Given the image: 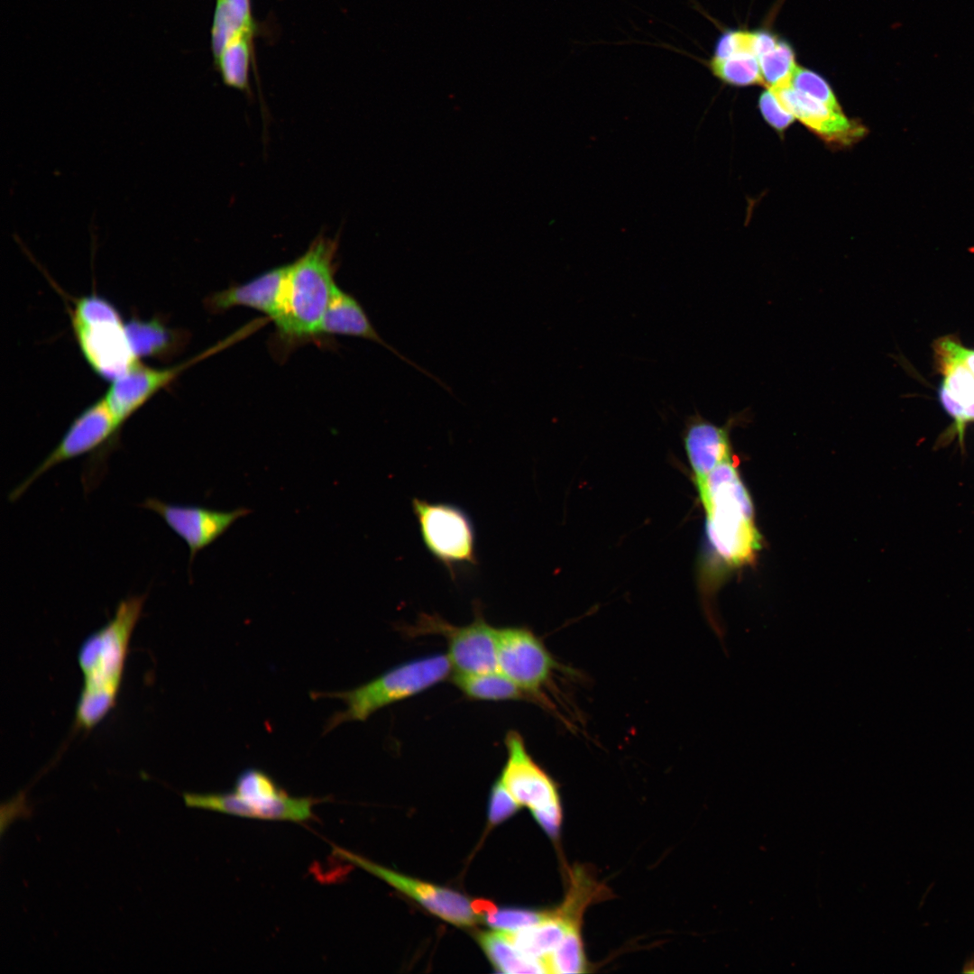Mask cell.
Listing matches in <instances>:
<instances>
[{"label":"cell","instance_id":"1","mask_svg":"<svg viewBox=\"0 0 974 974\" xmlns=\"http://www.w3.org/2000/svg\"><path fill=\"white\" fill-rule=\"evenodd\" d=\"M146 595H131L120 601L114 617L81 645L78 661L83 687L75 712L78 727L90 730L115 705L131 636Z\"/></svg>","mask_w":974,"mask_h":974},{"label":"cell","instance_id":"2","mask_svg":"<svg viewBox=\"0 0 974 974\" xmlns=\"http://www.w3.org/2000/svg\"><path fill=\"white\" fill-rule=\"evenodd\" d=\"M696 487L715 555L729 567L750 564L761 547V536L750 496L732 460L717 466Z\"/></svg>","mask_w":974,"mask_h":974},{"label":"cell","instance_id":"3","mask_svg":"<svg viewBox=\"0 0 974 974\" xmlns=\"http://www.w3.org/2000/svg\"><path fill=\"white\" fill-rule=\"evenodd\" d=\"M335 252L334 241L320 237L301 257L288 264L281 310L275 322L283 335L300 339L317 334L336 286L333 264Z\"/></svg>","mask_w":974,"mask_h":974},{"label":"cell","instance_id":"4","mask_svg":"<svg viewBox=\"0 0 974 974\" xmlns=\"http://www.w3.org/2000/svg\"><path fill=\"white\" fill-rule=\"evenodd\" d=\"M451 669L447 655L434 654L396 666L352 690L313 694L317 698L341 699L346 705L328 719L325 732L343 722L363 721L383 707L420 694L444 681Z\"/></svg>","mask_w":974,"mask_h":974},{"label":"cell","instance_id":"5","mask_svg":"<svg viewBox=\"0 0 974 974\" xmlns=\"http://www.w3.org/2000/svg\"><path fill=\"white\" fill-rule=\"evenodd\" d=\"M187 806L216 811L234 816L304 822L314 817L313 797H293L266 772L247 768L236 778L232 792L184 793Z\"/></svg>","mask_w":974,"mask_h":974},{"label":"cell","instance_id":"6","mask_svg":"<svg viewBox=\"0 0 974 974\" xmlns=\"http://www.w3.org/2000/svg\"><path fill=\"white\" fill-rule=\"evenodd\" d=\"M71 324L83 355L100 377L112 381L138 361L119 312L106 299L97 295L78 299Z\"/></svg>","mask_w":974,"mask_h":974},{"label":"cell","instance_id":"7","mask_svg":"<svg viewBox=\"0 0 974 974\" xmlns=\"http://www.w3.org/2000/svg\"><path fill=\"white\" fill-rule=\"evenodd\" d=\"M421 539L431 556L455 579L461 568L478 565L473 522L458 506L413 498Z\"/></svg>","mask_w":974,"mask_h":974},{"label":"cell","instance_id":"8","mask_svg":"<svg viewBox=\"0 0 974 974\" xmlns=\"http://www.w3.org/2000/svg\"><path fill=\"white\" fill-rule=\"evenodd\" d=\"M505 747L508 758L501 780L521 806L531 810L542 829L556 837L563 813L554 780L533 759L519 732L506 734Z\"/></svg>","mask_w":974,"mask_h":974},{"label":"cell","instance_id":"9","mask_svg":"<svg viewBox=\"0 0 974 974\" xmlns=\"http://www.w3.org/2000/svg\"><path fill=\"white\" fill-rule=\"evenodd\" d=\"M109 406L102 397L82 410L41 463L8 495L16 501L42 474L54 466L88 453L108 454L115 447L120 434Z\"/></svg>","mask_w":974,"mask_h":974},{"label":"cell","instance_id":"10","mask_svg":"<svg viewBox=\"0 0 974 974\" xmlns=\"http://www.w3.org/2000/svg\"><path fill=\"white\" fill-rule=\"evenodd\" d=\"M474 620L458 627L438 615L422 614L414 628L418 631L441 634L446 638L452 668L455 674H479L497 671L498 628L484 619L482 606L475 602Z\"/></svg>","mask_w":974,"mask_h":974},{"label":"cell","instance_id":"11","mask_svg":"<svg viewBox=\"0 0 974 974\" xmlns=\"http://www.w3.org/2000/svg\"><path fill=\"white\" fill-rule=\"evenodd\" d=\"M958 340L956 335L950 334L935 339L932 345L933 367L942 376L939 401L953 419L937 444L944 446L958 438L960 448H964L967 425L974 422V375L959 357Z\"/></svg>","mask_w":974,"mask_h":974},{"label":"cell","instance_id":"12","mask_svg":"<svg viewBox=\"0 0 974 974\" xmlns=\"http://www.w3.org/2000/svg\"><path fill=\"white\" fill-rule=\"evenodd\" d=\"M498 669L532 700L543 702L547 687L559 667L542 640L528 628H498Z\"/></svg>","mask_w":974,"mask_h":974},{"label":"cell","instance_id":"13","mask_svg":"<svg viewBox=\"0 0 974 974\" xmlns=\"http://www.w3.org/2000/svg\"><path fill=\"white\" fill-rule=\"evenodd\" d=\"M333 853L380 878L452 924L471 927L480 921L473 910L472 902L456 891L401 875L336 846H333Z\"/></svg>","mask_w":974,"mask_h":974},{"label":"cell","instance_id":"14","mask_svg":"<svg viewBox=\"0 0 974 974\" xmlns=\"http://www.w3.org/2000/svg\"><path fill=\"white\" fill-rule=\"evenodd\" d=\"M158 514L189 549V565L198 552L212 545L239 519L252 513L248 508L217 510L197 505L173 504L147 498L140 505Z\"/></svg>","mask_w":974,"mask_h":974},{"label":"cell","instance_id":"15","mask_svg":"<svg viewBox=\"0 0 974 974\" xmlns=\"http://www.w3.org/2000/svg\"><path fill=\"white\" fill-rule=\"evenodd\" d=\"M769 89L786 110L831 148L850 147L868 133L859 120L794 89L790 84Z\"/></svg>","mask_w":974,"mask_h":974},{"label":"cell","instance_id":"16","mask_svg":"<svg viewBox=\"0 0 974 974\" xmlns=\"http://www.w3.org/2000/svg\"><path fill=\"white\" fill-rule=\"evenodd\" d=\"M204 353L185 363L154 368L135 362L124 374L110 381L105 399L121 431L124 423L156 393L170 385L186 368L207 355Z\"/></svg>","mask_w":974,"mask_h":974},{"label":"cell","instance_id":"17","mask_svg":"<svg viewBox=\"0 0 974 974\" xmlns=\"http://www.w3.org/2000/svg\"><path fill=\"white\" fill-rule=\"evenodd\" d=\"M745 413L730 417L723 426L706 420L699 413L687 418L683 441L696 485L717 466L731 459L730 430Z\"/></svg>","mask_w":974,"mask_h":974},{"label":"cell","instance_id":"18","mask_svg":"<svg viewBox=\"0 0 974 974\" xmlns=\"http://www.w3.org/2000/svg\"><path fill=\"white\" fill-rule=\"evenodd\" d=\"M317 334L342 335L372 341L397 355L427 377L447 388L439 379L407 358L387 343L375 329L363 306L353 296L335 287L326 309L317 328Z\"/></svg>","mask_w":974,"mask_h":974},{"label":"cell","instance_id":"19","mask_svg":"<svg viewBox=\"0 0 974 974\" xmlns=\"http://www.w3.org/2000/svg\"><path fill=\"white\" fill-rule=\"evenodd\" d=\"M288 265L267 271L253 280L216 292L208 299L210 310L224 311L234 307H247L261 311L274 322L281 310Z\"/></svg>","mask_w":974,"mask_h":974},{"label":"cell","instance_id":"20","mask_svg":"<svg viewBox=\"0 0 974 974\" xmlns=\"http://www.w3.org/2000/svg\"><path fill=\"white\" fill-rule=\"evenodd\" d=\"M582 917L562 903L545 921L504 935L521 953L545 962L570 930L581 928Z\"/></svg>","mask_w":974,"mask_h":974},{"label":"cell","instance_id":"21","mask_svg":"<svg viewBox=\"0 0 974 974\" xmlns=\"http://www.w3.org/2000/svg\"><path fill=\"white\" fill-rule=\"evenodd\" d=\"M131 348L135 356L167 358L184 345L186 335L168 327L159 318L142 320L133 317L125 324Z\"/></svg>","mask_w":974,"mask_h":974},{"label":"cell","instance_id":"22","mask_svg":"<svg viewBox=\"0 0 974 974\" xmlns=\"http://www.w3.org/2000/svg\"><path fill=\"white\" fill-rule=\"evenodd\" d=\"M455 685L468 698L480 701H519L532 698L501 671L455 674Z\"/></svg>","mask_w":974,"mask_h":974},{"label":"cell","instance_id":"23","mask_svg":"<svg viewBox=\"0 0 974 974\" xmlns=\"http://www.w3.org/2000/svg\"><path fill=\"white\" fill-rule=\"evenodd\" d=\"M477 941L500 972L504 973H547L543 960L528 957L517 950L505 937L504 933L482 932Z\"/></svg>","mask_w":974,"mask_h":974},{"label":"cell","instance_id":"24","mask_svg":"<svg viewBox=\"0 0 974 974\" xmlns=\"http://www.w3.org/2000/svg\"><path fill=\"white\" fill-rule=\"evenodd\" d=\"M706 65L720 81L732 87L764 85L758 59L749 53L735 54L727 59L710 58Z\"/></svg>","mask_w":974,"mask_h":974},{"label":"cell","instance_id":"25","mask_svg":"<svg viewBox=\"0 0 974 974\" xmlns=\"http://www.w3.org/2000/svg\"><path fill=\"white\" fill-rule=\"evenodd\" d=\"M251 33L231 41L216 58L223 79L229 87L244 89L248 83Z\"/></svg>","mask_w":974,"mask_h":974},{"label":"cell","instance_id":"26","mask_svg":"<svg viewBox=\"0 0 974 974\" xmlns=\"http://www.w3.org/2000/svg\"><path fill=\"white\" fill-rule=\"evenodd\" d=\"M252 33V19L224 0H218L216 9L212 43L217 58L224 48L234 38Z\"/></svg>","mask_w":974,"mask_h":974},{"label":"cell","instance_id":"27","mask_svg":"<svg viewBox=\"0 0 974 974\" xmlns=\"http://www.w3.org/2000/svg\"><path fill=\"white\" fill-rule=\"evenodd\" d=\"M758 61L767 88L790 84L796 64L795 52L787 42L779 40L773 50L758 58Z\"/></svg>","mask_w":974,"mask_h":974},{"label":"cell","instance_id":"28","mask_svg":"<svg viewBox=\"0 0 974 974\" xmlns=\"http://www.w3.org/2000/svg\"><path fill=\"white\" fill-rule=\"evenodd\" d=\"M548 973H583L586 970V959L581 929H572L558 947L546 960Z\"/></svg>","mask_w":974,"mask_h":974},{"label":"cell","instance_id":"29","mask_svg":"<svg viewBox=\"0 0 974 974\" xmlns=\"http://www.w3.org/2000/svg\"><path fill=\"white\" fill-rule=\"evenodd\" d=\"M790 86L828 106L842 110L833 90L827 81L817 73L796 66L790 80Z\"/></svg>","mask_w":974,"mask_h":974},{"label":"cell","instance_id":"30","mask_svg":"<svg viewBox=\"0 0 974 974\" xmlns=\"http://www.w3.org/2000/svg\"><path fill=\"white\" fill-rule=\"evenodd\" d=\"M551 914L552 911L505 908L486 914L481 920L492 928L510 932L538 924L547 919Z\"/></svg>","mask_w":974,"mask_h":974},{"label":"cell","instance_id":"31","mask_svg":"<svg viewBox=\"0 0 974 974\" xmlns=\"http://www.w3.org/2000/svg\"><path fill=\"white\" fill-rule=\"evenodd\" d=\"M758 107L765 121L781 135L795 120L793 115L782 106L769 88L760 95Z\"/></svg>","mask_w":974,"mask_h":974},{"label":"cell","instance_id":"32","mask_svg":"<svg viewBox=\"0 0 974 974\" xmlns=\"http://www.w3.org/2000/svg\"><path fill=\"white\" fill-rule=\"evenodd\" d=\"M521 805L509 792L501 778L493 785L489 803V822L498 824L513 815Z\"/></svg>","mask_w":974,"mask_h":974},{"label":"cell","instance_id":"33","mask_svg":"<svg viewBox=\"0 0 974 974\" xmlns=\"http://www.w3.org/2000/svg\"><path fill=\"white\" fill-rule=\"evenodd\" d=\"M751 32L728 30L717 39L712 58L727 59L739 53L750 52Z\"/></svg>","mask_w":974,"mask_h":974},{"label":"cell","instance_id":"34","mask_svg":"<svg viewBox=\"0 0 974 974\" xmlns=\"http://www.w3.org/2000/svg\"><path fill=\"white\" fill-rule=\"evenodd\" d=\"M778 39L767 31L751 32L750 50L758 59L773 50L778 43Z\"/></svg>","mask_w":974,"mask_h":974},{"label":"cell","instance_id":"35","mask_svg":"<svg viewBox=\"0 0 974 974\" xmlns=\"http://www.w3.org/2000/svg\"><path fill=\"white\" fill-rule=\"evenodd\" d=\"M956 347L960 359L974 375V348L966 347L960 338Z\"/></svg>","mask_w":974,"mask_h":974},{"label":"cell","instance_id":"36","mask_svg":"<svg viewBox=\"0 0 974 974\" xmlns=\"http://www.w3.org/2000/svg\"><path fill=\"white\" fill-rule=\"evenodd\" d=\"M224 1H225L228 4H230L231 5L234 6L235 8L240 10L245 15L251 16L249 0H224Z\"/></svg>","mask_w":974,"mask_h":974},{"label":"cell","instance_id":"37","mask_svg":"<svg viewBox=\"0 0 974 974\" xmlns=\"http://www.w3.org/2000/svg\"><path fill=\"white\" fill-rule=\"evenodd\" d=\"M964 973H974V959H970L963 966Z\"/></svg>","mask_w":974,"mask_h":974}]
</instances>
